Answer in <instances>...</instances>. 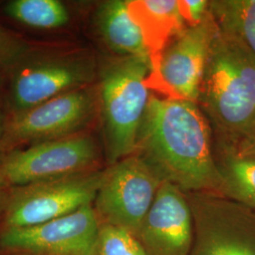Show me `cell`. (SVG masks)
Returning <instances> with one entry per match:
<instances>
[{
	"label": "cell",
	"instance_id": "ac0fdd59",
	"mask_svg": "<svg viewBox=\"0 0 255 255\" xmlns=\"http://www.w3.org/2000/svg\"><path fill=\"white\" fill-rule=\"evenodd\" d=\"M95 255H146L136 238L123 229L101 225Z\"/></svg>",
	"mask_w": 255,
	"mask_h": 255
},
{
	"label": "cell",
	"instance_id": "603a6c76",
	"mask_svg": "<svg viewBox=\"0 0 255 255\" xmlns=\"http://www.w3.org/2000/svg\"><path fill=\"white\" fill-rule=\"evenodd\" d=\"M234 149L246 151L251 153H255V130L253 131L246 140H244L239 146L233 147Z\"/></svg>",
	"mask_w": 255,
	"mask_h": 255
},
{
	"label": "cell",
	"instance_id": "ba28073f",
	"mask_svg": "<svg viewBox=\"0 0 255 255\" xmlns=\"http://www.w3.org/2000/svg\"><path fill=\"white\" fill-rule=\"evenodd\" d=\"M98 147L90 135L77 133L5 153L0 174L9 187L69 177L96 168Z\"/></svg>",
	"mask_w": 255,
	"mask_h": 255
},
{
	"label": "cell",
	"instance_id": "52a82bcc",
	"mask_svg": "<svg viewBox=\"0 0 255 255\" xmlns=\"http://www.w3.org/2000/svg\"><path fill=\"white\" fill-rule=\"evenodd\" d=\"M162 182L137 154L110 165L93 203L101 225L123 229L136 237Z\"/></svg>",
	"mask_w": 255,
	"mask_h": 255
},
{
	"label": "cell",
	"instance_id": "44dd1931",
	"mask_svg": "<svg viewBox=\"0 0 255 255\" xmlns=\"http://www.w3.org/2000/svg\"><path fill=\"white\" fill-rule=\"evenodd\" d=\"M7 120H8V117H7V112H6V108H5L4 99H2L1 96H0V163H1L2 158L4 156L3 140H4V136H5Z\"/></svg>",
	"mask_w": 255,
	"mask_h": 255
},
{
	"label": "cell",
	"instance_id": "ffe728a7",
	"mask_svg": "<svg viewBox=\"0 0 255 255\" xmlns=\"http://www.w3.org/2000/svg\"><path fill=\"white\" fill-rule=\"evenodd\" d=\"M180 5L185 20H189L191 25H196L201 23L207 15L209 1L186 0L180 1Z\"/></svg>",
	"mask_w": 255,
	"mask_h": 255
},
{
	"label": "cell",
	"instance_id": "2e32d148",
	"mask_svg": "<svg viewBox=\"0 0 255 255\" xmlns=\"http://www.w3.org/2000/svg\"><path fill=\"white\" fill-rule=\"evenodd\" d=\"M4 12L9 18L31 28L53 30L69 22V11L59 0H11Z\"/></svg>",
	"mask_w": 255,
	"mask_h": 255
},
{
	"label": "cell",
	"instance_id": "d6986e66",
	"mask_svg": "<svg viewBox=\"0 0 255 255\" xmlns=\"http://www.w3.org/2000/svg\"><path fill=\"white\" fill-rule=\"evenodd\" d=\"M30 47L22 37L0 26V68L4 73L16 64Z\"/></svg>",
	"mask_w": 255,
	"mask_h": 255
},
{
	"label": "cell",
	"instance_id": "cb8c5ba5",
	"mask_svg": "<svg viewBox=\"0 0 255 255\" xmlns=\"http://www.w3.org/2000/svg\"><path fill=\"white\" fill-rule=\"evenodd\" d=\"M4 75H5L4 71L0 68V87L2 86V83L4 82Z\"/></svg>",
	"mask_w": 255,
	"mask_h": 255
},
{
	"label": "cell",
	"instance_id": "9c48e42d",
	"mask_svg": "<svg viewBox=\"0 0 255 255\" xmlns=\"http://www.w3.org/2000/svg\"><path fill=\"white\" fill-rule=\"evenodd\" d=\"M95 98L80 88L65 93L31 109L8 117L3 140L4 154L19 146L77 134L91 119Z\"/></svg>",
	"mask_w": 255,
	"mask_h": 255
},
{
	"label": "cell",
	"instance_id": "4fadbf2b",
	"mask_svg": "<svg viewBox=\"0 0 255 255\" xmlns=\"http://www.w3.org/2000/svg\"><path fill=\"white\" fill-rule=\"evenodd\" d=\"M96 27L110 49L125 57L151 60V51L143 27L131 12L129 1L101 3L95 14Z\"/></svg>",
	"mask_w": 255,
	"mask_h": 255
},
{
	"label": "cell",
	"instance_id": "7c38bea8",
	"mask_svg": "<svg viewBox=\"0 0 255 255\" xmlns=\"http://www.w3.org/2000/svg\"><path fill=\"white\" fill-rule=\"evenodd\" d=\"M218 29L208 11L201 23L183 28L162 50L158 71L176 99L198 101L210 48Z\"/></svg>",
	"mask_w": 255,
	"mask_h": 255
},
{
	"label": "cell",
	"instance_id": "30bf717a",
	"mask_svg": "<svg viewBox=\"0 0 255 255\" xmlns=\"http://www.w3.org/2000/svg\"><path fill=\"white\" fill-rule=\"evenodd\" d=\"M100 230L93 204H88L40 225L3 230L0 244L21 255H95Z\"/></svg>",
	"mask_w": 255,
	"mask_h": 255
},
{
	"label": "cell",
	"instance_id": "3957f363",
	"mask_svg": "<svg viewBox=\"0 0 255 255\" xmlns=\"http://www.w3.org/2000/svg\"><path fill=\"white\" fill-rule=\"evenodd\" d=\"M150 60L124 57L101 73V103L106 158L110 165L134 154L137 138L150 98Z\"/></svg>",
	"mask_w": 255,
	"mask_h": 255
},
{
	"label": "cell",
	"instance_id": "277c9868",
	"mask_svg": "<svg viewBox=\"0 0 255 255\" xmlns=\"http://www.w3.org/2000/svg\"><path fill=\"white\" fill-rule=\"evenodd\" d=\"M5 74L9 82L4 103L9 117L83 88L94 78L95 64L84 55L30 47Z\"/></svg>",
	"mask_w": 255,
	"mask_h": 255
},
{
	"label": "cell",
	"instance_id": "e0dca14e",
	"mask_svg": "<svg viewBox=\"0 0 255 255\" xmlns=\"http://www.w3.org/2000/svg\"><path fill=\"white\" fill-rule=\"evenodd\" d=\"M208 11L221 30L240 39L255 53V0L209 1Z\"/></svg>",
	"mask_w": 255,
	"mask_h": 255
},
{
	"label": "cell",
	"instance_id": "6da1fadb",
	"mask_svg": "<svg viewBox=\"0 0 255 255\" xmlns=\"http://www.w3.org/2000/svg\"><path fill=\"white\" fill-rule=\"evenodd\" d=\"M137 155L162 182L184 193H216L220 173L207 119L196 102L151 95L139 128Z\"/></svg>",
	"mask_w": 255,
	"mask_h": 255
},
{
	"label": "cell",
	"instance_id": "9a60e30c",
	"mask_svg": "<svg viewBox=\"0 0 255 255\" xmlns=\"http://www.w3.org/2000/svg\"><path fill=\"white\" fill-rule=\"evenodd\" d=\"M222 195L255 210V153L225 148L217 161Z\"/></svg>",
	"mask_w": 255,
	"mask_h": 255
},
{
	"label": "cell",
	"instance_id": "8fae6325",
	"mask_svg": "<svg viewBox=\"0 0 255 255\" xmlns=\"http://www.w3.org/2000/svg\"><path fill=\"white\" fill-rule=\"evenodd\" d=\"M194 219L186 194L163 182L135 238L146 255H190Z\"/></svg>",
	"mask_w": 255,
	"mask_h": 255
},
{
	"label": "cell",
	"instance_id": "7a4b0ae2",
	"mask_svg": "<svg viewBox=\"0 0 255 255\" xmlns=\"http://www.w3.org/2000/svg\"><path fill=\"white\" fill-rule=\"evenodd\" d=\"M198 101L226 147L239 146L255 124V53L219 27L210 48Z\"/></svg>",
	"mask_w": 255,
	"mask_h": 255
},
{
	"label": "cell",
	"instance_id": "5b68a950",
	"mask_svg": "<svg viewBox=\"0 0 255 255\" xmlns=\"http://www.w3.org/2000/svg\"><path fill=\"white\" fill-rule=\"evenodd\" d=\"M104 171L95 169L9 187L1 221L3 230L36 226L93 204L103 181Z\"/></svg>",
	"mask_w": 255,
	"mask_h": 255
},
{
	"label": "cell",
	"instance_id": "d4e9b609",
	"mask_svg": "<svg viewBox=\"0 0 255 255\" xmlns=\"http://www.w3.org/2000/svg\"><path fill=\"white\" fill-rule=\"evenodd\" d=\"M255 127H254V129H253V131H255ZM253 131H252V132H253ZM252 132H251V133H252ZM249 137V136H248ZM248 137H247V138H248ZM245 140H246V139H245Z\"/></svg>",
	"mask_w": 255,
	"mask_h": 255
},
{
	"label": "cell",
	"instance_id": "8992f818",
	"mask_svg": "<svg viewBox=\"0 0 255 255\" xmlns=\"http://www.w3.org/2000/svg\"><path fill=\"white\" fill-rule=\"evenodd\" d=\"M194 219L190 255H255V210L216 193H185Z\"/></svg>",
	"mask_w": 255,
	"mask_h": 255
},
{
	"label": "cell",
	"instance_id": "5bb4252c",
	"mask_svg": "<svg viewBox=\"0 0 255 255\" xmlns=\"http://www.w3.org/2000/svg\"><path fill=\"white\" fill-rule=\"evenodd\" d=\"M129 5L132 14L143 27L150 51L162 48L170 36L177 35L184 28L185 18L180 1H129Z\"/></svg>",
	"mask_w": 255,
	"mask_h": 255
},
{
	"label": "cell",
	"instance_id": "7402d4cb",
	"mask_svg": "<svg viewBox=\"0 0 255 255\" xmlns=\"http://www.w3.org/2000/svg\"><path fill=\"white\" fill-rule=\"evenodd\" d=\"M9 186L0 174V222L2 221L3 213L6 207V203L9 196Z\"/></svg>",
	"mask_w": 255,
	"mask_h": 255
}]
</instances>
